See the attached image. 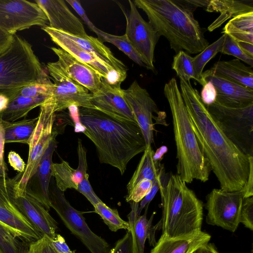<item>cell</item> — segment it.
Listing matches in <instances>:
<instances>
[{
    "label": "cell",
    "instance_id": "cell-1",
    "mask_svg": "<svg viewBox=\"0 0 253 253\" xmlns=\"http://www.w3.org/2000/svg\"><path fill=\"white\" fill-rule=\"evenodd\" d=\"M180 79V90L199 146L210 163L221 189L244 188L250 170V157L223 133L190 82Z\"/></svg>",
    "mask_w": 253,
    "mask_h": 253
},
{
    "label": "cell",
    "instance_id": "cell-2",
    "mask_svg": "<svg viewBox=\"0 0 253 253\" xmlns=\"http://www.w3.org/2000/svg\"><path fill=\"white\" fill-rule=\"evenodd\" d=\"M78 118L83 133L94 144L101 163L117 168L123 175L128 162L146 147L136 123L122 121L93 108L80 107Z\"/></svg>",
    "mask_w": 253,
    "mask_h": 253
},
{
    "label": "cell",
    "instance_id": "cell-3",
    "mask_svg": "<svg viewBox=\"0 0 253 253\" xmlns=\"http://www.w3.org/2000/svg\"><path fill=\"white\" fill-rule=\"evenodd\" d=\"M159 35L165 37L175 54L201 52L209 43L193 12L179 0H135Z\"/></svg>",
    "mask_w": 253,
    "mask_h": 253
},
{
    "label": "cell",
    "instance_id": "cell-4",
    "mask_svg": "<svg viewBox=\"0 0 253 253\" xmlns=\"http://www.w3.org/2000/svg\"><path fill=\"white\" fill-rule=\"evenodd\" d=\"M164 92L172 115L177 159L176 174L186 184L194 179L205 182L209 180L211 167L199 146L175 78L166 83Z\"/></svg>",
    "mask_w": 253,
    "mask_h": 253
},
{
    "label": "cell",
    "instance_id": "cell-5",
    "mask_svg": "<svg viewBox=\"0 0 253 253\" xmlns=\"http://www.w3.org/2000/svg\"><path fill=\"white\" fill-rule=\"evenodd\" d=\"M162 234L176 237L201 230L203 202L177 174H171L160 189Z\"/></svg>",
    "mask_w": 253,
    "mask_h": 253
},
{
    "label": "cell",
    "instance_id": "cell-6",
    "mask_svg": "<svg viewBox=\"0 0 253 253\" xmlns=\"http://www.w3.org/2000/svg\"><path fill=\"white\" fill-rule=\"evenodd\" d=\"M48 77L32 45L14 35L11 44L0 54V94L10 99L24 86Z\"/></svg>",
    "mask_w": 253,
    "mask_h": 253
},
{
    "label": "cell",
    "instance_id": "cell-7",
    "mask_svg": "<svg viewBox=\"0 0 253 253\" xmlns=\"http://www.w3.org/2000/svg\"><path fill=\"white\" fill-rule=\"evenodd\" d=\"M40 107L37 125L28 144L29 151L26 168L23 173L13 178V193L15 196L26 191L51 139L58 134L57 128L54 126L56 114L52 104L45 101Z\"/></svg>",
    "mask_w": 253,
    "mask_h": 253
},
{
    "label": "cell",
    "instance_id": "cell-8",
    "mask_svg": "<svg viewBox=\"0 0 253 253\" xmlns=\"http://www.w3.org/2000/svg\"><path fill=\"white\" fill-rule=\"evenodd\" d=\"M206 107L226 136L244 154L253 157V103L233 108L214 102Z\"/></svg>",
    "mask_w": 253,
    "mask_h": 253
},
{
    "label": "cell",
    "instance_id": "cell-9",
    "mask_svg": "<svg viewBox=\"0 0 253 253\" xmlns=\"http://www.w3.org/2000/svg\"><path fill=\"white\" fill-rule=\"evenodd\" d=\"M50 206L57 212L65 225L78 238L91 253H109L110 247L102 238L95 234L88 226L84 212L75 209L66 198L64 192L52 180L49 186Z\"/></svg>",
    "mask_w": 253,
    "mask_h": 253
},
{
    "label": "cell",
    "instance_id": "cell-10",
    "mask_svg": "<svg viewBox=\"0 0 253 253\" xmlns=\"http://www.w3.org/2000/svg\"><path fill=\"white\" fill-rule=\"evenodd\" d=\"M13 179L0 176V225L30 244L42 235L17 206L13 197Z\"/></svg>",
    "mask_w": 253,
    "mask_h": 253
},
{
    "label": "cell",
    "instance_id": "cell-11",
    "mask_svg": "<svg viewBox=\"0 0 253 253\" xmlns=\"http://www.w3.org/2000/svg\"><path fill=\"white\" fill-rule=\"evenodd\" d=\"M244 199L242 189L236 191H227L221 188L212 189L206 197L207 223L235 232L240 223Z\"/></svg>",
    "mask_w": 253,
    "mask_h": 253
},
{
    "label": "cell",
    "instance_id": "cell-12",
    "mask_svg": "<svg viewBox=\"0 0 253 253\" xmlns=\"http://www.w3.org/2000/svg\"><path fill=\"white\" fill-rule=\"evenodd\" d=\"M46 69L54 87L51 96L45 101L52 104L55 113L72 106L95 109L91 102L92 93L72 80L57 61L48 63Z\"/></svg>",
    "mask_w": 253,
    "mask_h": 253
},
{
    "label": "cell",
    "instance_id": "cell-13",
    "mask_svg": "<svg viewBox=\"0 0 253 253\" xmlns=\"http://www.w3.org/2000/svg\"><path fill=\"white\" fill-rule=\"evenodd\" d=\"M48 19L35 2L26 0H0V28L14 35L34 26H48Z\"/></svg>",
    "mask_w": 253,
    "mask_h": 253
},
{
    "label": "cell",
    "instance_id": "cell-14",
    "mask_svg": "<svg viewBox=\"0 0 253 253\" xmlns=\"http://www.w3.org/2000/svg\"><path fill=\"white\" fill-rule=\"evenodd\" d=\"M130 10L125 14L126 19L125 34L143 59L146 68L154 72V52L160 36L152 26L139 13L134 2L128 0Z\"/></svg>",
    "mask_w": 253,
    "mask_h": 253
},
{
    "label": "cell",
    "instance_id": "cell-15",
    "mask_svg": "<svg viewBox=\"0 0 253 253\" xmlns=\"http://www.w3.org/2000/svg\"><path fill=\"white\" fill-rule=\"evenodd\" d=\"M125 98L130 107L135 120L143 134L146 144L154 142L153 113L159 114L157 104L147 90L134 80L126 89H123Z\"/></svg>",
    "mask_w": 253,
    "mask_h": 253
},
{
    "label": "cell",
    "instance_id": "cell-16",
    "mask_svg": "<svg viewBox=\"0 0 253 253\" xmlns=\"http://www.w3.org/2000/svg\"><path fill=\"white\" fill-rule=\"evenodd\" d=\"M41 28L49 35L51 41L61 49L91 68L110 83L121 84L125 81V79L112 67L77 45L66 37L63 32L52 29L48 26Z\"/></svg>",
    "mask_w": 253,
    "mask_h": 253
},
{
    "label": "cell",
    "instance_id": "cell-17",
    "mask_svg": "<svg viewBox=\"0 0 253 253\" xmlns=\"http://www.w3.org/2000/svg\"><path fill=\"white\" fill-rule=\"evenodd\" d=\"M91 103L95 109L117 120L136 123L120 84L102 79L99 89L92 93Z\"/></svg>",
    "mask_w": 253,
    "mask_h": 253
},
{
    "label": "cell",
    "instance_id": "cell-18",
    "mask_svg": "<svg viewBox=\"0 0 253 253\" xmlns=\"http://www.w3.org/2000/svg\"><path fill=\"white\" fill-rule=\"evenodd\" d=\"M13 197L22 213L42 235L46 236L50 240L55 237L58 229L57 222L29 185L23 193L17 196L13 194Z\"/></svg>",
    "mask_w": 253,
    "mask_h": 253
},
{
    "label": "cell",
    "instance_id": "cell-19",
    "mask_svg": "<svg viewBox=\"0 0 253 253\" xmlns=\"http://www.w3.org/2000/svg\"><path fill=\"white\" fill-rule=\"evenodd\" d=\"M45 14L48 26L68 34L85 37L86 33L81 21L70 10L63 0H36Z\"/></svg>",
    "mask_w": 253,
    "mask_h": 253
},
{
    "label": "cell",
    "instance_id": "cell-20",
    "mask_svg": "<svg viewBox=\"0 0 253 253\" xmlns=\"http://www.w3.org/2000/svg\"><path fill=\"white\" fill-rule=\"evenodd\" d=\"M201 85L211 81L216 91L215 102L228 107H243L253 103V90L213 75L210 70L203 72Z\"/></svg>",
    "mask_w": 253,
    "mask_h": 253
},
{
    "label": "cell",
    "instance_id": "cell-21",
    "mask_svg": "<svg viewBox=\"0 0 253 253\" xmlns=\"http://www.w3.org/2000/svg\"><path fill=\"white\" fill-rule=\"evenodd\" d=\"M51 49L58 57L57 61L61 68L72 80L86 88L91 93L99 89L103 78L91 68L61 48L51 47Z\"/></svg>",
    "mask_w": 253,
    "mask_h": 253
},
{
    "label": "cell",
    "instance_id": "cell-22",
    "mask_svg": "<svg viewBox=\"0 0 253 253\" xmlns=\"http://www.w3.org/2000/svg\"><path fill=\"white\" fill-rule=\"evenodd\" d=\"M77 153L79 164L76 169L64 160L59 163L52 164L51 176L54 177L57 187L63 192L68 189L77 190L79 184L87 173L86 151L80 139H78Z\"/></svg>",
    "mask_w": 253,
    "mask_h": 253
},
{
    "label": "cell",
    "instance_id": "cell-23",
    "mask_svg": "<svg viewBox=\"0 0 253 253\" xmlns=\"http://www.w3.org/2000/svg\"><path fill=\"white\" fill-rule=\"evenodd\" d=\"M131 211L128 214V222L130 224V231L132 235L134 253H144L145 244L148 239L150 246H154L156 243L155 232L158 227L160 226V222L155 226H152V221L155 212L148 219L147 212L148 206L146 207L145 212L139 215L137 210L139 203L130 202Z\"/></svg>",
    "mask_w": 253,
    "mask_h": 253
},
{
    "label": "cell",
    "instance_id": "cell-24",
    "mask_svg": "<svg viewBox=\"0 0 253 253\" xmlns=\"http://www.w3.org/2000/svg\"><path fill=\"white\" fill-rule=\"evenodd\" d=\"M211 236L202 230L176 237L161 235L150 253H192L208 244Z\"/></svg>",
    "mask_w": 253,
    "mask_h": 253
},
{
    "label": "cell",
    "instance_id": "cell-25",
    "mask_svg": "<svg viewBox=\"0 0 253 253\" xmlns=\"http://www.w3.org/2000/svg\"><path fill=\"white\" fill-rule=\"evenodd\" d=\"M210 71L214 75L253 90V71L238 59L215 62Z\"/></svg>",
    "mask_w": 253,
    "mask_h": 253
},
{
    "label": "cell",
    "instance_id": "cell-26",
    "mask_svg": "<svg viewBox=\"0 0 253 253\" xmlns=\"http://www.w3.org/2000/svg\"><path fill=\"white\" fill-rule=\"evenodd\" d=\"M54 136L45 152L38 167L36 175L37 185L34 191L38 195L45 208L50 210V201L49 194L50 181L51 177V165L52 156L55 149L57 142Z\"/></svg>",
    "mask_w": 253,
    "mask_h": 253
},
{
    "label": "cell",
    "instance_id": "cell-27",
    "mask_svg": "<svg viewBox=\"0 0 253 253\" xmlns=\"http://www.w3.org/2000/svg\"><path fill=\"white\" fill-rule=\"evenodd\" d=\"M206 10L220 13L219 16L208 27V30L211 32L232 17L253 11V3H250L249 1L210 0Z\"/></svg>",
    "mask_w": 253,
    "mask_h": 253
},
{
    "label": "cell",
    "instance_id": "cell-28",
    "mask_svg": "<svg viewBox=\"0 0 253 253\" xmlns=\"http://www.w3.org/2000/svg\"><path fill=\"white\" fill-rule=\"evenodd\" d=\"M48 99L46 96L26 97L17 93L9 100L7 108L0 114L3 121L14 122L25 118L35 108Z\"/></svg>",
    "mask_w": 253,
    "mask_h": 253
},
{
    "label": "cell",
    "instance_id": "cell-29",
    "mask_svg": "<svg viewBox=\"0 0 253 253\" xmlns=\"http://www.w3.org/2000/svg\"><path fill=\"white\" fill-rule=\"evenodd\" d=\"M154 153L151 145H147L134 173L127 184V194L141 180L147 179L152 180L153 183L158 177L163 165L154 161Z\"/></svg>",
    "mask_w": 253,
    "mask_h": 253
},
{
    "label": "cell",
    "instance_id": "cell-30",
    "mask_svg": "<svg viewBox=\"0 0 253 253\" xmlns=\"http://www.w3.org/2000/svg\"><path fill=\"white\" fill-rule=\"evenodd\" d=\"M237 42L253 44V11L239 14L231 19L222 32Z\"/></svg>",
    "mask_w": 253,
    "mask_h": 253
},
{
    "label": "cell",
    "instance_id": "cell-31",
    "mask_svg": "<svg viewBox=\"0 0 253 253\" xmlns=\"http://www.w3.org/2000/svg\"><path fill=\"white\" fill-rule=\"evenodd\" d=\"M38 120V117L14 122L2 121L5 143L17 142L28 144Z\"/></svg>",
    "mask_w": 253,
    "mask_h": 253
},
{
    "label": "cell",
    "instance_id": "cell-32",
    "mask_svg": "<svg viewBox=\"0 0 253 253\" xmlns=\"http://www.w3.org/2000/svg\"><path fill=\"white\" fill-rule=\"evenodd\" d=\"M93 32L102 42H108L113 44L136 64L146 68L143 59L134 49L125 34L122 36L114 35L104 32L96 27Z\"/></svg>",
    "mask_w": 253,
    "mask_h": 253
},
{
    "label": "cell",
    "instance_id": "cell-33",
    "mask_svg": "<svg viewBox=\"0 0 253 253\" xmlns=\"http://www.w3.org/2000/svg\"><path fill=\"white\" fill-rule=\"evenodd\" d=\"M224 38L225 35L223 34L216 41L209 44L201 52L193 57L192 65L196 81L200 84H201V76L205 66L218 52H220Z\"/></svg>",
    "mask_w": 253,
    "mask_h": 253
},
{
    "label": "cell",
    "instance_id": "cell-34",
    "mask_svg": "<svg viewBox=\"0 0 253 253\" xmlns=\"http://www.w3.org/2000/svg\"><path fill=\"white\" fill-rule=\"evenodd\" d=\"M94 212L100 215L109 229L113 232L120 229L130 231V226L128 221L124 220L120 216L116 209H111L102 201L94 207Z\"/></svg>",
    "mask_w": 253,
    "mask_h": 253
},
{
    "label": "cell",
    "instance_id": "cell-35",
    "mask_svg": "<svg viewBox=\"0 0 253 253\" xmlns=\"http://www.w3.org/2000/svg\"><path fill=\"white\" fill-rule=\"evenodd\" d=\"M192 59V57L181 50L173 57L172 64V69L179 78L188 83L191 79L196 80Z\"/></svg>",
    "mask_w": 253,
    "mask_h": 253
},
{
    "label": "cell",
    "instance_id": "cell-36",
    "mask_svg": "<svg viewBox=\"0 0 253 253\" xmlns=\"http://www.w3.org/2000/svg\"><path fill=\"white\" fill-rule=\"evenodd\" d=\"M25 243L0 225V250L3 253H27L29 247Z\"/></svg>",
    "mask_w": 253,
    "mask_h": 253
},
{
    "label": "cell",
    "instance_id": "cell-37",
    "mask_svg": "<svg viewBox=\"0 0 253 253\" xmlns=\"http://www.w3.org/2000/svg\"><path fill=\"white\" fill-rule=\"evenodd\" d=\"M225 35L224 41L220 52L232 55L241 60L250 66L253 67V57L245 53L239 47L238 42L226 34Z\"/></svg>",
    "mask_w": 253,
    "mask_h": 253
},
{
    "label": "cell",
    "instance_id": "cell-38",
    "mask_svg": "<svg viewBox=\"0 0 253 253\" xmlns=\"http://www.w3.org/2000/svg\"><path fill=\"white\" fill-rule=\"evenodd\" d=\"M170 175L171 174L169 175V173L166 172L164 166L163 165L158 177L153 182L151 190L139 203L137 210V213L139 215H140L142 210L146 207L149 206V203L153 199L161 187L168 182Z\"/></svg>",
    "mask_w": 253,
    "mask_h": 253
},
{
    "label": "cell",
    "instance_id": "cell-39",
    "mask_svg": "<svg viewBox=\"0 0 253 253\" xmlns=\"http://www.w3.org/2000/svg\"><path fill=\"white\" fill-rule=\"evenodd\" d=\"M153 183V181L149 179H144L141 180L133 187L130 192L126 195V201L139 203L149 193Z\"/></svg>",
    "mask_w": 253,
    "mask_h": 253
},
{
    "label": "cell",
    "instance_id": "cell-40",
    "mask_svg": "<svg viewBox=\"0 0 253 253\" xmlns=\"http://www.w3.org/2000/svg\"><path fill=\"white\" fill-rule=\"evenodd\" d=\"M240 222L251 231L253 230V196L244 199Z\"/></svg>",
    "mask_w": 253,
    "mask_h": 253
},
{
    "label": "cell",
    "instance_id": "cell-41",
    "mask_svg": "<svg viewBox=\"0 0 253 253\" xmlns=\"http://www.w3.org/2000/svg\"><path fill=\"white\" fill-rule=\"evenodd\" d=\"M76 190L82 194L93 207L102 202L94 192L89 182V175L87 173L79 184Z\"/></svg>",
    "mask_w": 253,
    "mask_h": 253
},
{
    "label": "cell",
    "instance_id": "cell-42",
    "mask_svg": "<svg viewBox=\"0 0 253 253\" xmlns=\"http://www.w3.org/2000/svg\"><path fill=\"white\" fill-rule=\"evenodd\" d=\"M109 253H134L132 235L127 231L125 235L119 240Z\"/></svg>",
    "mask_w": 253,
    "mask_h": 253
},
{
    "label": "cell",
    "instance_id": "cell-43",
    "mask_svg": "<svg viewBox=\"0 0 253 253\" xmlns=\"http://www.w3.org/2000/svg\"><path fill=\"white\" fill-rule=\"evenodd\" d=\"M27 253H53L50 239L44 235L29 245Z\"/></svg>",
    "mask_w": 253,
    "mask_h": 253
},
{
    "label": "cell",
    "instance_id": "cell-44",
    "mask_svg": "<svg viewBox=\"0 0 253 253\" xmlns=\"http://www.w3.org/2000/svg\"><path fill=\"white\" fill-rule=\"evenodd\" d=\"M202 102L206 106L213 104L216 101V91L211 81L205 82L200 94Z\"/></svg>",
    "mask_w": 253,
    "mask_h": 253
},
{
    "label": "cell",
    "instance_id": "cell-45",
    "mask_svg": "<svg viewBox=\"0 0 253 253\" xmlns=\"http://www.w3.org/2000/svg\"><path fill=\"white\" fill-rule=\"evenodd\" d=\"M65 1L68 3L73 8L88 27L93 31L96 26L88 18L85 10L80 3V1L77 0H66Z\"/></svg>",
    "mask_w": 253,
    "mask_h": 253
},
{
    "label": "cell",
    "instance_id": "cell-46",
    "mask_svg": "<svg viewBox=\"0 0 253 253\" xmlns=\"http://www.w3.org/2000/svg\"><path fill=\"white\" fill-rule=\"evenodd\" d=\"M51 240L53 248L58 253H76V250L71 251L64 238L60 234H56Z\"/></svg>",
    "mask_w": 253,
    "mask_h": 253
},
{
    "label": "cell",
    "instance_id": "cell-47",
    "mask_svg": "<svg viewBox=\"0 0 253 253\" xmlns=\"http://www.w3.org/2000/svg\"><path fill=\"white\" fill-rule=\"evenodd\" d=\"M9 165L12 168L20 173H23L26 168V164L20 156L13 151H10L8 155Z\"/></svg>",
    "mask_w": 253,
    "mask_h": 253
},
{
    "label": "cell",
    "instance_id": "cell-48",
    "mask_svg": "<svg viewBox=\"0 0 253 253\" xmlns=\"http://www.w3.org/2000/svg\"><path fill=\"white\" fill-rule=\"evenodd\" d=\"M244 198L253 196V157H250V170L247 183L242 189Z\"/></svg>",
    "mask_w": 253,
    "mask_h": 253
},
{
    "label": "cell",
    "instance_id": "cell-49",
    "mask_svg": "<svg viewBox=\"0 0 253 253\" xmlns=\"http://www.w3.org/2000/svg\"><path fill=\"white\" fill-rule=\"evenodd\" d=\"M210 0H179V1L193 12L198 7L206 9Z\"/></svg>",
    "mask_w": 253,
    "mask_h": 253
},
{
    "label": "cell",
    "instance_id": "cell-50",
    "mask_svg": "<svg viewBox=\"0 0 253 253\" xmlns=\"http://www.w3.org/2000/svg\"><path fill=\"white\" fill-rule=\"evenodd\" d=\"M4 129L1 119L0 117V167L5 170L6 168L4 160V147L5 144Z\"/></svg>",
    "mask_w": 253,
    "mask_h": 253
},
{
    "label": "cell",
    "instance_id": "cell-51",
    "mask_svg": "<svg viewBox=\"0 0 253 253\" xmlns=\"http://www.w3.org/2000/svg\"><path fill=\"white\" fill-rule=\"evenodd\" d=\"M13 35H11L0 28V54L4 51L13 41Z\"/></svg>",
    "mask_w": 253,
    "mask_h": 253
},
{
    "label": "cell",
    "instance_id": "cell-52",
    "mask_svg": "<svg viewBox=\"0 0 253 253\" xmlns=\"http://www.w3.org/2000/svg\"><path fill=\"white\" fill-rule=\"evenodd\" d=\"M168 152V148L166 146H162L158 148L153 154L154 161L158 164H161L165 154Z\"/></svg>",
    "mask_w": 253,
    "mask_h": 253
},
{
    "label": "cell",
    "instance_id": "cell-53",
    "mask_svg": "<svg viewBox=\"0 0 253 253\" xmlns=\"http://www.w3.org/2000/svg\"><path fill=\"white\" fill-rule=\"evenodd\" d=\"M240 48L247 55L253 57V44L246 42H238Z\"/></svg>",
    "mask_w": 253,
    "mask_h": 253
},
{
    "label": "cell",
    "instance_id": "cell-54",
    "mask_svg": "<svg viewBox=\"0 0 253 253\" xmlns=\"http://www.w3.org/2000/svg\"><path fill=\"white\" fill-rule=\"evenodd\" d=\"M9 99L4 94H0V114L4 111L7 107Z\"/></svg>",
    "mask_w": 253,
    "mask_h": 253
},
{
    "label": "cell",
    "instance_id": "cell-55",
    "mask_svg": "<svg viewBox=\"0 0 253 253\" xmlns=\"http://www.w3.org/2000/svg\"><path fill=\"white\" fill-rule=\"evenodd\" d=\"M202 253H220L214 245L209 243L203 247Z\"/></svg>",
    "mask_w": 253,
    "mask_h": 253
},
{
    "label": "cell",
    "instance_id": "cell-56",
    "mask_svg": "<svg viewBox=\"0 0 253 253\" xmlns=\"http://www.w3.org/2000/svg\"><path fill=\"white\" fill-rule=\"evenodd\" d=\"M6 171L3 170L0 167V176H6Z\"/></svg>",
    "mask_w": 253,
    "mask_h": 253
},
{
    "label": "cell",
    "instance_id": "cell-57",
    "mask_svg": "<svg viewBox=\"0 0 253 253\" xmlns=\"http://www.w3.org/2000/svg\"><path fill=\"white\" fill-rule=\"evenodd\" d=\"M204 247V246H203ZM201 247L199 249H198L197 250H196V251H195L193 253H202V251H203V247Z\"/></svg>",
    "mask_w": 253,
    "mask_h": 253
},
{
    "label": "cell",
    "instance_id": "cell-58",
    "mask_svg": "<svg viewBox=\"0 0 253 253\" xmlns=\"http://www.w3.org/2000/svg\"><path fill=\"white\" fill-rule=\"evenodd\" d=\"M52 248H53V247H52ZM53 253H58L53 248Z\"/></svg>",
    "mask_w": 253,
    "mask_h": 253
},
{
    "label": "cell",
    "instance_id": "cell-59",
    "mask_svg": "<svg viewBox=\"0 0 253 253\" xmlns=\"http://www.w3.org/2000/svg\"><path fill=\"white\" fill-rule=\"evenodd\" d=\"M0 253H3L0 250Z\"/></svg>",
    "mask_w": 253,
    "mask_h": 253
},
{
    "label": "cell",
    "instance_id": "cell-60",
    "mask_svg": "<svg viewBox=\"0 0 253 253\" xmlns=\"http://www.w3.org/2000/svg\"></svg>",
    "mask_w": 253,
    "mask_h": 253
}]
</instances>
